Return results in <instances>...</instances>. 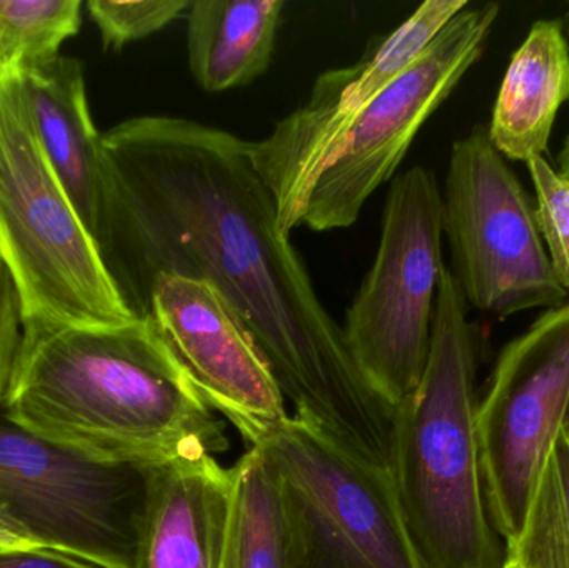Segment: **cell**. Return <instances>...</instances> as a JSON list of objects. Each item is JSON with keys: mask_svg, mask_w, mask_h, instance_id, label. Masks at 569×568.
<instances>
[{"mask_svg": "<svg viewBox=\"0 0 569 568\" xmlns=\"http://www.w3.org/2000/svg\"><path fill=\"white\" fill-rule=\"evenodd\" d=\"M282 0H196L187 10L189 69L200 89L227 92L259 79L273 59Z\"/></svg>", "mask_w": 569, "mask_h": 568, "instance_id": "obj_16", "label": "cell"}, {"mask_svg": "<svg viewBox=\"0 0 569 568\" xmlns=\"http://www.w3.org/2000/svg\"><path fill=\"white\" fill-rule=\"evenodd\" d=\"M0 250L23 320L100 327L139 319L40 143L16 62L0 66Z\"/></svg>", "mask_w": 569, "mask_h": 568, "instance_id": "obj_4", "label": "cell"}, {"mask_svg": "<svg viewBox=\"0 0 569 568\" xmlns=\"http://www.w3.org/2000/svg\"><path fill=\"white\" fill-rule=\"evenodd\" d=\"M557 163L558 176H560L565 182L569 183V130L567 139H565L563 147H561L560 153H558Z\"/></svg>", "mask_w": 569, "mask_h": 568, "instance_id": "obj_25", "label": "cell"}, {"mask_svg": "<svg viewBox=\"0 0 569 568\" xmlns=\"http://www.w3.org/2000/svg\"><path fill=\"white\" fill-rule=\"evenodd\" d=\"M2 403L37 436L97 459L169 464L230 446L149 317L100 327L23 320Z\"/></svg>", "mask_w": 569, "mask_h": 568, "instance_id": "obj_2", "label": "cell"}, {"mask_svg": "<svg viewBox=\"0 0 569 568\" xmlns=\"http://www.w3.org/2000/svg\"><path fill=\"white\" fill-rule=\"evenodd\" d=\"M537 196V222L551 269L569 297V183L545 157L527 163Z\"/></svg>", "mask_w": 569, "mask_h": 568, "instance_id": "obj_21", "label": "cell"}, {"mask_svg": "<svg viewBox=\"0 0 569 568\" xmlns=\"http://www.w3.org/2000/svg\"><path fill=\"white\" fill-rule=\"evenodd\" d=\"M478 342L468 303L441 273L423 376L395 407L388 474L425 568H503L477 432Z\"/></svg>", "mask_w": 569, "mask_h": 568, "instance_id": "obj_3", "label": "cell"}, {"mask_svg": "<svg viewBox=\"0 0 569 568\" xmlns=\"http://www.w3.org/2000/svg\"><path fill=\"white\" fill-rule=\"evenodd\" d=\"M80 10V0H0V66L29 70L56 60L79 32Z\"/></svg>", "mask_w": 569, "mask_h": 568, "instance_id": "obj_19", "label": "cell"}, {"mask_svg": "<svg viewBox=\"0 0 569 568\" xmlns=\"http://www.w3.org/2000/svg\"><path fill=\"white\" fill-rule=\"evenodd\" d=\"M569 420V300L501 349L478 402L485 499L505 546L523 526L541 470Z\"/></svg>", "mask_w": 569, "mask_h": 568, "instance_id": "obj_9", "label": "cell"}, {"mask_svg": "<svg viewBox=\"0 0 569 568\" xmlns=\"http://www.w3.org/2000/svg\"><path fill=\"white\" fill-rule=\"evenodd\" d=\"M229 520L220 568H298V544L282 482L250 447L230 469Z\"/></svg>", "mask_w": 569, "mask_h": 568, "instance_id": "obj_17", "label": "cell"}, {"mask_svg": "<svg viewBox=\"0 0 569 568\" xmlns=\"http://www.w3.org/2000/svg\"><path fill=\"white\" fill-rule=\"evenodd\" d=\"M443 269L441 190L431 170L411 167L391 180L377 257L341 326L358 369L393 409L427 367Z\"/></svg>", "mask_w": 569, "mask_h": 568, "instance_id": "obj_6", "label": "cell"}, {"mask_svg": "<svg viewBox=\"0 0 569 568\" xmlns=\"http://www.w3.org/2000/svg\"><path fill=\"white\" fill-rule=\"evenodd\" d=\"M558 22H560L561 32H563L565 40H567V46L569 50V3L565 12L561 13V17H558Z\"/></svg>", "mask_w": 569, "mask_h": 568, "instance_id": "obj_26", "label": "cell"}, {"mask_svg": "<svg viewBox=\"0 0 569 568\" xmlns=\"http://www.w3.org/2000/svg\"><path fill=\"white\" fill-rule=\"evenodd\" d=\"M40 544L17 522L10 510L0 502V550L39 549ZM46 549V547H43Z\"/></svg>", "mask_w": 569, "mask_h": 568, "instance_id": "obj_24", "label": "cell"}, {"mask_svg": "<svg viewBox=\"0 0 569 568\" xmlns=\"http://www.w3.org/2000/svg\"><path fill=\"white\" fill-rule=\"evenodd\" d=\"M22 300L13 273L10 272L0 250V403L3 402L9 387L17 350L22 340Z\"/></svg>", "mask_w": 569, "mask_h": 568, "instance_id": "obj_22", "label": "cell"}, {"mask_svg": "<svg viewBox=\"0 0 569 568\" xmlns=\"http://www.w3.org/2000/svg\"><path fill=\"white\" fill-rule=\"evenodd\" d=\"M189 0H90L87 2L90 19L99 29L106 49L119 50L127 43L146 39L186 16Z\"/></svg>", "mask_w": 569, "mask_h": 568, "instance_id": "obj_20", "label": "cell"}, {"mask_svg": "<svg viewBox=\"0 0 569 568\" xmlns=\"http://www.w3.org/2000/svg\"><path fill=\"white\" fill-rule=\"evenodd\" d=\"M468 0H427L357 63L321 73L300 109L253 142V163L272 192L279 226H301L315 183L337 156L351 120L407 70Z\"/></svg>", "mask_w": 569, "mask_h": 568, "instance_id": "obj_11", "label": "cell"}, {"mask_svg": "<svg viewBox=\"0 0 569 568\" xmlns=\"http://www.w3.org/2000/svg\"><path fill=\"white\" fill-rule=\"evenodd\" d=\"M100 179L96 242L130 310L142 316L159 273L212 283L295 416L388 470L395 409L358 369L280 229L253 142L183 117H133L102 133Z\"/></svg>", "mask_w": 569, "mask_h": 568, "instance_id": "obj_1", "label": "cell"}, {"mask_svg": "<svg viewBox=\"0 0 569 568\" xmlns=\"http://www.w3.org/2000/svg\"><path fill=\"white\" fill-rule=\"evenodd\" d=\"M567 434H568V437H569V420H568V426H567Z\"/></svg>", "mask_w": 569, "mask_h": 568, "instance_id": "obj_28", "label": "cell"}, {"mask_svg": "<svg viewBox=\"0 0 569 568\" xmlns=\"http://www.w3.org/2000/svg\"><path fill=\"white\" fill-rule=\"evenodd\" d=\"M249 444L282 482L298 568H425L388 470L295 413Z\"/></svg>", "mask_w": 569, "mask_h": 568, "instance_id": "obj_7", "label": "cell"}, {"mask_svg": "<svg viewBox=\"0 0 569 568\" xmlns=\"http://www.w3.org/2000/svg\"><path fill=\"white\" fill-rule=\"evenodd\" d=\"M498 2L461 10L423 53L351 120L337 156L311 190L301 223L313 232L347 229L371 193L393 179L421 127L487 49Z\"/></svg>", "mask_w": 569, "mask_h": 568, "instance_id": "obj_10", "label": "cell"}, {"mask_svg": "<svg viewBox=\"0 0 569 568\" xmlns=\"http://www.w3.org/2000/svg\"><path fill=\"white\" fill-rule=\"evenodd\" d=\"M162 466L83 456L20 426L0 403V502L46 549L137 568Z\"/></svg>", "mask_w": 569, "mask_h": 568, "instance_id": "obj_5", "label": "cell"}, {"mask_svg": "<svg viewBox=\"0 0 569 568\" xmlns=\"http://www.w3.org/2000/svg\"><path fill=\"white\" fill-rule=\"evenodd\" d=\"M23 82L40 143L96 239L102 206V133L90 116L82 63L60 56L46 66L23 70Z\"/></svg>", "mask_w": 569, "mask_h": 568, "instance_id": "obj_14", "label": "cell"}, {"mask_svg": "<svg viewBox=\"0 0 569 568\" xmlns=\"http://www.w3.org/2000/svg\"><path fill=\"white\" fill-rule=\"evenodd\" d=\"M232 477L213 456L160 467L137 568H220Z\"/></svg>", "mask_w": 569, "mask_h": 568, "instance_id": "obj_13", "label": "cell"}, {"mask_svg": "<svg viewBox=\"0 0 569 568\" xmlns=\"http://www.w3.org/2000/svg\"><path fill=\"white\" fill-rule=\"evenodd\" d=\"M140 317L152 320L207 406L247 442L290 416L252 333L212 283L159 273Z\"/></svg>", "mask_w": 569, "mask_h": 568, "instance_id": "obj_12", "label": "cell"}, {"mask_svg": "<svg viewBox=\"0 0 569 568\" xmlns=\"http://www.w3.org/2000/svg\"><path fill=\"white\" fill-rule=\"evenodd\" d=\"M503 568H518V567L510 566V564H505Z\"/></svg>", "mask_w": 569, "mask_h": 568, "instance_id": "obj_27", "label": "cell"}, {"mask_svg": "<svg viewBox=\"0 0 569 568\" xmlns=\"http://www.w3.org/2000/svg\"><path fill=\"white\" fill-rule=\"evenodd\" d=\"M0 568H102L59 550H0Z\"/></svg>", "mask_w": 569, "mask_h": 568, "instance_id": "obj_23", "label": "cell"}, {"mask_svg": "<svg viewBox=\"0 0 569 568\" xmlns=\"http://www.w3.org/2000/svg\"><path fill=\"white\" fill-rule=\"evenodd\" d=\"M505 564L518 568H569L567 429L541 470L520 532L505 546Z\"/></svg>", "mask_w": 569, "mask_h": 568, "instance_id": "obj_18", "label": "cell"}, {"mask_svg": "<svg viewBox=\"0 0 569 568\" xmlns=\"http://www.w3.org/2000/svg\"><path fill=\"white\" fill-rule=\"evenodd\" d=\"M441 202L450 270L468 306L507 319L567 302L530 197L487 127L455 140Z\"/></svg>", "mask_w": 569, "mask_h": 568, "instance_id": "obj_8", "label": "cell"}, {"mask_svg": "<svg viewBox=\"0 0 569 568\" xmlns=\"http://www.w3.org/2000/svg\"><path fill=\"white\" fill-rule=\"evenodd\" d=\"M569 102V50L558 19H540L515 50L487 127L507 160L545 157L555 120Z\"/></svg>", "mask_w": 569, "mask_h": 568, "instance_id": "obj_15", "label": "cell"}]
</instances>
